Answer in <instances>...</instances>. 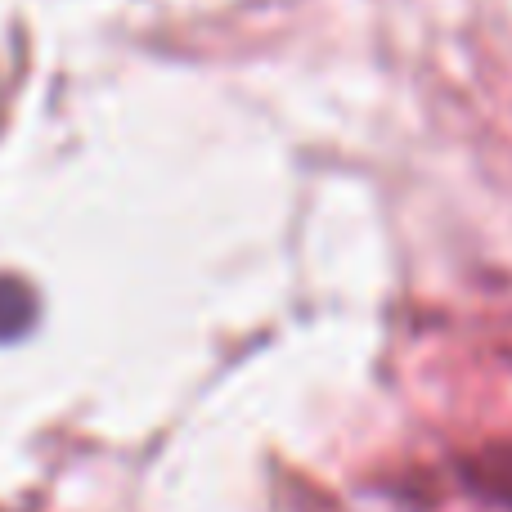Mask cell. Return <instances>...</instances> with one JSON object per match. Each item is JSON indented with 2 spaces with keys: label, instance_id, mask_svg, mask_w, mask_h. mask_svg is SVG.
Listing matches in <instances>:
<instances>
[{
  "label": "cell",
  "instance_id": "obj_1",
  "mask_svg": "<svg viewBox=\"0 0 512 512\" xmlns=\"http://www.w3.org/2000/svg\"><path fill=\"white\" fill-rule=\"evenodd\" d=\"M36 324V297L23 279L0 274V342H18Z\"/></svg>",
  "mask_w": 512,
  "mask_h": 512
},
{
  "label": "cell",
  "instance_id": "obj_2",
  "mask_svg": "<svg viewBox=\"0 0 512 512\" xmlns=\"http://www.w3.org/2000/svg\"><path fill=\"white\" fill-rule=\"evenodd\" d=\"M481 486H486L490 495H499L504 504H512V450L490 454V459L481 463Z\"/></svg>",
  "mask_w": 512,
  "mask_h": 512
}]
</instances>
